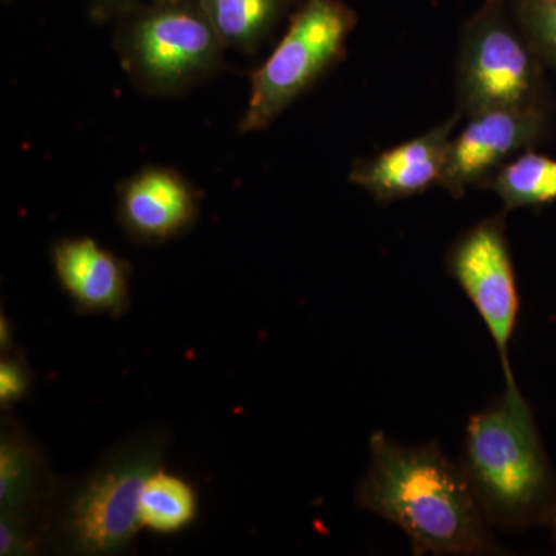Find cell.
<instances>
[{
    "label": "cell",
    "mask_w": 556,
    "mask_h": 556,
    "mask_svg": "<svg viewBox=\"0 0 556 556\" xmlns=\"http://www.w3.org/2000/svg\"><path fill=\"white\" fill-rule=\"evenodd\" d=\"M357 506L399 527L415 555H501L459 463L437 441L405 445L376 431Z\"/></svg>",
    "instance_id": "obj_1"
},
{
    "label": "cell",
    "mask_w": 556,
    "mask_h": 556,
    "mask_svg": "<svg viewBox=\"0 0 556 556\" xmlns=\"http://www.w3.org/2000/svg\"><path fill=\"white\" fill-rule=\"evenodd\" d=\"M459 464L490 526L554 522L556 473L517 380L468 419Z\"/></svg>",
    "instance_id": "obj_2"
},
{
    "label": "cell",
    "mask_w": 556,
    "mask_h": 556,
    "mask_svg": "<svg viewBox=\"0 0 556 556\" xmlns=\"http://www.w3.org/2000/svg\"><path fill=\"white\" fill-rule=\"evenodd\" d=\"M116 21V53L144 93H182L225 64L226 46L197 0H146Z\"/></svg>",
    "instance_id": "obj_3"
},
{
    "label": "cell",
    "mask_w": 556,
    "mask_h": 556,
    "mask_svg": "<svg viewBox=\"0 0 556 556\" xmlns=\"http://www.w3.org/2000/svg\"><path fill=\"white\" fill-rule=\"evenodd\" d=\"M166 434L144 431L127 439L70 490L56 515V538L73 555L126 551L142 529L139 501L146 481L163 467Z\"/></svg>",
    "instance_id": "obj_4"
},
{
    "label": "cell",
    "mask_w": 556,
    "mask_h": 556,
    "mask_svg": "<svg viewBox=\"0 0 556 556\" xmlns=\"http://www.w3.org/2000/svg\"><path fill=\"white\" fill-rule=\"evenodd\" d=\"M544 62L511 16L510 0H484L466 22L457 50V112L548 104Z\"/></svg>",
    "instance_id": "obj_5"
},
{
    "label": "cell",
    "mask_w": 556,
    "mask_h": 556,
    "mask_svg": "<svg viewBox=\"0 0 556 556\" xmlns=\"http://www.w3.org/2000/svg\"><path fill=\"white\" fill-rule=\"evenodd\" d=\"M357 25L356 11L343 0H300L288 30L262 67L251 76V94L240 123L243 134L268 129L346 53Z\"/></svg>",
    "instance_id": "obj_6"
},
{
    "label": "cell",
    "mask_w": 556,
    "mask_h": 556,
    "mask_svg": "<svg viewBox=\"0 0 556 556\" xmlns=\"http://www.w3.org/2000/svg\"><path fill=\"white\" fill-rule=\"evenodd\" d=\"M445 266L495 342L504 380L515 382L508 345L517 329L519 292L504 214L481 219L460 233L448 249Z\"/></svg>",
    "instance_id": "obj_7"
},
{
    "label": "cell",
    "mask_w": 556,
    "mask_h": 556,
    "mask_svg": "<svg viewBox=\"0 0 556 556\" xmlns=\"http://www.w3.org/2000/svg\"><path fill=\"white\" fill-rule=\"evenodd\" d=\"M450 141L441 188L455 199L468 189L490 188L497 170L519 153L535 148L551 130L548 104L485 110Z\"/></svg>",
    "instance_id": "obj_8"
},
{
    "label": "cell",
    "mask_w": 556,
    "mask_h": 556,
    "mask_svg": "<svg viewBox=\"0 0 556 556\" xmlns=\"http://www.w3.org/2000/svg\"><path fill=\"white\" fill-rule=\"evenodd\" d=\"M118 197L121 226L138 243H167L199 219L200 193L170 167H144L119 186Z\"/></svg>",
    "instance_id": "obj_9"
},
{
    "label": "cell",
    "mask_w": 556,
    "mask_h": 556,
    "mask_svg": "<svg viewBox=\"0 0 556 556\" xmlns=\"http://www.w3.org/2000/svg\"><path fill=\"white\" fill-rule=\"evenodd\" d=\"M460 113L427 130L426 134L357 160L348 179L364 189L378 203L408 199L441 185L448 146Z\"/></svg>",
    "instance_id": "obj_10"
},
{
    "label": "cell",
    "mask_w": 556,
    "mask_h": 556,
    "mask_svg": "<svg viewBox=\"0 0 556 556\" xmlns=\"http://www.w3.org/2000/svg\"><path fill=\"white\" fill-rule=\"evenodd\" d=\"M54 274L83 314L121 317L130 306V265L91 237H67L51 249Z\"/></svg>",
    "instance_id": "obj_11"
},
{
    "label": "cell",
    "mask_w": 556,
    "mask_h": 556,
    "mask_svg": "<svg viewBox=\"0 0 556 556\" xmlns=\"http://www.w3.org/2000/svg\"><path fill=\"white\" fill-rule=\"evenodd\" d=\"M43 453L20 427L3 422L0 437V514L35 521L50 496Z\"/></svg>",
    "instance_id": "obj_12"
},
{
    "label": "cell",
    "mask_w": 556,
    "mask_h": 556,
    "mask_svg": "<svg viewBox=\"0 0 556 556\" xmlns=\"http://www.w3.org/2000/svg\"><path fill=\"white\" fill-rule=\"evenodd\" d=\"M226 49L252 53L300 0H197Z\"/></svg>",
    "instance_id": "obj_13"
},
{
    "label": "cell",
    "mask_w": 556,
    "mask_h": 556,
    "mask_svg": "<svg viewBox=\"0 0 556 556\" xmlns=\"http://www.w3.org/2000/svg\"><path fill=\"white\" fill-rule=\"evenodd\" d=\"M197 515L199 497L186 479L167 473L163 467L150 475L139 501L142 529L160 535H174L188 529Z\"/></svg>",
    "instance_id": "obj_14"
},
{
    "label": "cell",
    "mask_w": 556,
    "mask_h": 556,
    "mask_svg": "<svg viewBox=\"0 0 556 556\" xmlns=\"http://www.w3.org/2000/svg\"><path fill=\"white\" fill-rule=\"evenodd\" d=\"M490 188L506 211L546 206L556 201V160L529 149L504 164Z\"/></svg>",
    "instance_id": "obj_15"
},
{
    "label": "cell",
    "mask_w": 556,
    "mask_h": 556,
    "mask_svg": "<svg viewBox=\"0 0 556 556\" xmlns=\"http://www.w3.org/2000/svg\"><path fill=\"white\" fill-rule=\"evenodd\" d=\"M510 11L541 61L556 68V0H510Z\"/></svg>",
    "instance_id": "obj_16"
},
{
    "label": "cell",
    "mask_w": 556,
    "mask_h": 556,
    "mask_svg": "<svg viewBox=\"0 0 556 556\" xmlns=\"http://www.w3.org/2000/svg\"><path fill=\"white\" fill-rule=\"evenodd\" d=\"M42 541L38 529L25 519L0 514V555H30Z\"/></svg>",
    "instance_id": "obj_17"
},
{
    "label": "cell",
    "mask_w": 556,
    "mask_h": 556,
    "mask_svg": "<svg viewBox=\"0 0 556 556\" xmlns=\"http://www.w3.org/2000/svg\"><path fill=\"white\" fill-rule=\"evenodd\" d=\"M31 375L20 356H3L0 362V404L13 407L30 391Z\"/></svg>",
    "instance_id": "obj_18"
},
{
    "label": "cell",
    "mask_w": 556,
    "mask_h": 556,
    "mask_svg": "<svg viewBox=\"0 0 556 556\" xmlns=\"http://www.w3.org/2000/svg\"><path fill=\"white\" fill-rule=\"evenodd\" d=\"M142 2L146 0H87V5L94 21L108 22L118 20L124 13Z\"/></svg>",
    "instance_id": "obj_19"
},
{
    "label": "cell",
    "mask_w": 556,
    "mask_h": 556,
    "mask_svg": "<svg viewBox=\"0 0 556 556\" xmlns=\"http://www.w3.org/2000/svg\"><path fill=\"white\" fill-rule=\"evenodd\" d=\"M0 345H2L3 353L5 351L9 353L11 348V327L5 314H2V318H0Z\"/></svg>",
    "instance_id": "obj_20"
},
{
    "label": "cell",
    "mask_w": 556,
    "mask_h": 556,
    "mask_svg": "<svg viewBox=\"0 0 556 556\" xmlns=\"http://www.w3.org/2000/svg\"><path fill=\"white\" fill-rule=\"evenodd\" d=\"M551 527H552V529H554L555 554H556V517L554 519V522H552Z\"/></svg>",
    "instance_id": "obj_21"
}]
</instances>
